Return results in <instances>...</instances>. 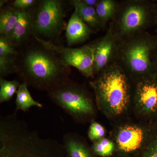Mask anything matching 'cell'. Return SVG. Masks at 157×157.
<instances>
[{
    "mask_svg": "<svg viewBox=\"0 0 157 157\" xmlns=\"http://www.w3.org/2000/svg\"><path fill=\"white\" fill-rule=\"evenodd\" d=\"M118 39L109 23L107 33L99 40L90 44L94 50V74L99 73L113 62L116 57Z\"/></svg>",
    "mask_w": 157,
    "mask_h": 157,
    "instance_id": "obj_8",
    "label": "cell"
},
{
    "mask_svg": "<svg viewBox=\"0 0 157 157\" xmlns=\"http://www.w3.org/2000/svg\"><path fill=\"white\" fill-rule=\"evenodd\" d=\"M70 3L76 9L82 19L93 31L102 28L95 8L86 6L81 0H72Z\"/></svg>",
    "mask_w": 157,
    "mask_h": 157,
    "instance_id": "obj_15",
    "label": "cell"
},
{
    "mask_svg": "<svg viewBox=\"0 0 157 157\" xmlns=\"http://www.w3.org/2000/svg\"><path fill=\"white\" fill-rule=\"evenodd\" d=\"M28 86L27 85L23 82L18 87L16 93L15 112H17L18 110L26 112L33 107L39 108L42 107V105L41 103L34 100L29 91Z\"/></svg>",
    "mask_w": 157,
    "mask_h": 157,
    "instance_id": "obj_17",
    "label": "cell"
},
{
    "mask_svg": "<svg viewBox=\"0 0 157 157\" xmlns=\"http://www.w3.org/2000/svg\"><path fill=\"white\" fill-rule=\"evenodd\" d=\"M92 148L96 155L101 157H108L113 153L114 145L111 140L103 138L95 141Z\"/></svg>",
    "mask_w": 157,
    "mask_h": 157,
    "instance_id": "obj_20",
    "label": "cell"
},
{
    "mask_svg": "<svg viewBox=\"0 0 157 157\" xmlns=\"http://www.w3.org/2000/svg\"><path fill=\"white\" fill-rule=\"evenodd\" d=\"M157 16V7L153 2L128 1L121 7L119 6L115 21L110 23L117 39H121L145 32L156 23Z\"/></svg>",
    "mask_w": 157,
    "mask_h": 157,
    "instance_id": "obj_4",
    "label": "cell"
},
{
    "mask_svg": "<svg viewBox=\"0 0 157 157\" xmlns=\"http://www.w3.org/2000/svg\"><path fill=\"white\" fill-rule=\"evenodd\" d=\"M36 0H15L12 2L11 6L21 10H27L32 8L36 4Z\"/></svg>",
    "mask_w": 157,
    "mask_h": 157,
    "instance_id": "obj_23",
    "label": "cell"
},
{
    "mask_svg": "<svg viewBox=\"0 0 157 157\" xmlns=\"http://www.w3.org/2000/svg\"><path fill=\"white\" fill-rule=\"evenodd\" d=\"M143 157H157V123Z\"/></svg>",
    "mask_w": 157,
    "mask_h": 157,
    "instance_id": "obj_22",
    "label": "cell"
},
{
    "mask_svg": "<svg viewBox=\"0 0 157 157\" xmlns=\"http://www.w3.org/2000/svg\"><path fill=\"white\" fill-rule=\"evenodd\" d=\"M32 18L33 36L53 42L66 29V5L61 0L37 1L29 9Z\"/></svg>",
    "mask_w": 157,
    "mask_h": 157,
    "instance_id": "obj_5",
    "label": "cell"
},
{
    "mask_svg": "<svg viewBox=\"0 0 157 157\" xmlns=\"http://www.w3.org/2000/svg\"><path fill=\"white\" fill-rule=\"evenodd\" d=\"M156 3H157V1H156Z\"/></svg>",
    "mask_w": 157,
    "mask_h": 157,
    "instance_id": "obj_28",
    "label": "cell"
},
{
    "mask_svg": "<svg viewBox=\"0 0 157 157\" xmlns=\"http://www.w3.org/2000/svg\"><path fill=\"white\" fill-rule=\"evenodd\" d=\"M18 56V55H17ZM17 56L7 54L0 56V75L4 77L17 72L16 59Z\"/></svg>",
    "mask_w": 157,
    "mask_h": 157,
    "instance_id": "obj_19",
    "label": "cell"
},
{
    "mask_svg": "<svg viewBox=\"0 0 157 157\" xmlns=\"http://www.w3.org/2000/svg\"><path fill=\"white\" fill-rule=\"evenodd\" d=\"M157 35L146 32L118 39L116 59L125 72L139 78L153 74Z\"/></svg>",
    "mask_w": 157,
    "mask_h": 157,
    "instance_id": "obj_2",
    "label": "cell"
},
{
    "mask_svg": "<svg viewBox=\"0 0 157 157\" xmlns=\"http://www.w3.org/2000/svg\"><path fill=\"white\" fill-rule=\"evenodd\" d=\"M18 9L12 6L1 9L0 13V33L9 39L14 31L18 17Z\"/></svg>",
    "mask_w": 157,
    "mask_h": 157,
    "instance_id": "obj_14",
    "label": "cell"
},
{
    "mask_svg": "<svg viewBox=\"0 0 157 157\" xmlns=\"http://www.w3.org/2000/svg\"><path fill=\"white\" fill-rule=\"evenodd\" d=\"M154 71L153 74L157 77V48L155 52L153 58Z\"/></svg>",
    "mask_w": 157,
    "mask_h": 157,
    "instance_id": "obj_25",
    "label": "cell"
},
{
    "mask_svg": "<svg viewBox=\"0 0 157 157\" xmlns=\"http://www.w3.org/2000/svg\"><path fill=\"white\" fill-rule=\"evenodd\" d=\"M63 145L68 157H93L86 144L74 133L64 135Z\"/></svg>",
    "mask_w": 157,
    "mask_h": 157,
    "instance_id": "obj_13",
    "label": "cell"
},
{
    "mask_svg": "<svg viewBox=\"0 0 157 157\" xmlns=\"http://www.w3.org/2000/svg\"><path fill=\"white\" fill-rule=\"evenodd\" d=\"M119 6L113 0H100L95 10L102 28L105 27L109 21L113 19Z\"/></svg>",
    "mask_w": 157,
    "mask_h": 157,
    "instance_id": "obj_16",
    "label": "cell"
},
{
    "mask_svg": "<svg viewBox=\"0 0 157 157\" xmlns=\"http://www.w3.org/2000/svg\"><path fill=\"white\" fill-rule=\"evenodd\" d=\"M81 1L86 6L95 9L100 0H81Z\"/></svg>",
    "mask_w": 157,
    "mask_h": 157,
    "instance_id": "obj_24",
    "label": "cell"
},
{
    "mask_svg": "<svg viewBox=\"0 0 157 157\" xmlns=\"http://www.w3.org/2000/svg\"><path fill=\"white\" fill-rule=\"evenodd\" d=\"M91 84L96 99L101 106L106 107L113 114L124 112L130 100V89L126 73L116 61L99 73Z\"/></svg>",
    "mask_w": 157,
    "mask_h": 157,
    "instance_id": "obj_3",
    "label": "cell"
},
{
    "mask_svg": "<svg viewBox=\"0 0 157 157\" xmlns=\"http://www.w3.org/2000/svg\"><path fill=\"white\" fill-rule=\"evenodd\" d=\"M135 99L138 107L149 116H157V77L154 74L140 78L136 85Z\"/></svg>",
    "mask_w": 157,
    "mask_h": 157,
    "instance_id": "obj_9",
    "label": "cell"
},
{
    "mask_svg": "<svg viewBox=\"0 0 157 157\" xmlns=\"http://www.w3.org/2000/svg\"><path fill=\"white\" fill-rule=\"evenodd\" d=\"M48 92L51 100L75 120L90 118L94 115V105L90 96L70 79Z\"/></svg>",
    "mask_w": 157,
    "mask_h": 157,
    "instance_id": "obj_6",
    "label": "cell"
},
{
    "mask_svg": "<svg viewBox=\"0 0 157 157\" xmlns=\"http://www.w3.org/2000/svg\"><path fill=\"white\" fill-rule=\"evenodd\" d=\"M66 30V38L69 46L84 42L94 33L82 19L76 9L69 19Z\"/></svg>",
    "mask_w": 157,
    "mask_h": 157,
    "instance_id": "obj_12",
    "label": "cell"
},
{
    "mask_svg": "<svg viewBox=\"0 0 157 157\" xmlns=\"http://www.w3.org/2000/svg\"><path fill=\"white\" fill-rule=\"evenodd\" d=\"M156 23L157 24V19H156Z\"/></svg>",
    "mask_w": 157,
    "mask_h": 157,
    "instance_id": "obj_27",
    "label": "cell"
},
{
    "mask_svg": "<svg viewBox=\"0 0 157 157\" xmlns=\"http://www.w3.org/2000/svg\"><path fill=\"white\" fill-rule=\"evenodd\" d=\"M0 7H1V8H2L3 6L5 5V4H6V3H7V2H8V1H0Z\"/></svg>",
    "mask_w": 157,
    "mask_h": 157,
    "instance_id": "obj_26",
    "label": "cell"
},
{
    "mask_svg": "<svg viewBox=\"0 0 157 157\" xmlns=\"http://www.w3.org/2000/svg\"><path fill=\"white\" fill-rule=\"evenodd\" d=\"M16 80L9 81L2 77L0 78V103L7 102L17 92L20 85Z\"/></svg>",
    "mask_w": 157,
    "mask_h": 157,
    "instance_id": "obj_18",
    "label": "cell"
},
{
    "mask_svg": "<svg viewBox=\"0 0 157 157\" xmlns=\"http://www.w3.org/2000/svg\"><path fill=\"white\" fill-rule=\"evenodd\" d=\"M34 38L43 46L56 53L66 66L76 68L86 77H94V50L90 45L78 48H69L37 37Z\"/></svg>",
    "mask_w": 157,
    "mask_h": 157,
    "instance_id": "obj_7",
    "label": "cell"
},
{
    "mask_svg": "<svg viewBox=\"0 0 157 157\" xmlns=\"http://www.w3.org/2000/svg\"><path fill=\"white\" fill-rule=\"evenodd\" d=\"M144 129L136 125H126L120 129L116 137L118 148L125 153L136 151L142 146L147 137Z\"/></svg>",
    "mask_w": 157,
    "mask_h": 157,
    "instance_id": "obj_10",
    "label": "cell"
},
{
    "mask_svg": "<svg viewBox=\"0 0 157 157\" xmlns=\"http://www.w3.org/2000/svg\"><path fill=\"white\" fill-rule=\"evenodd\" d=\"M19 51L16 73L28 86L48 92L69 79L70 67L35 38Z\"/></svg>",
    "mask_w": 157,
    "mask_h": 157,
    "instance_id": "obj_1",
    "label": "cell"
},
{
    "mask_svg": "<svg viewBox=\"0 0 157 157\" xmlns=\"http://www.w3.org/2000/svg\"><path fill=\"white\" fill-rule=\"evenodd\" d=\"M105 132V128L101 124L93 122L89 129L88 136L90 140L95 142L104 138Z\"/></svg>",
    "mask_w": 157,
    "mask_h": 157,
    "instance_id": "obj_21",
    "label": "cell"
},
{
    "mask_svg": "<svg viewBox=\"0 0 157 157\" xmlns=\"http://www.w3.org/2000/svg\"><path fill=\"white\" fill-rule=\"evenodd\" d=\"M33 37L29 10L18 9V17L13 33L8 39L15 49L22 48Z\"/></svg>",
    "mask_w": 157,
    "mask_h": 157,
    "instance_id": "obj_11",
    "label": "cell"
}]
</instances>
